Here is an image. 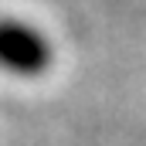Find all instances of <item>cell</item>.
Returning <instances> with one entry per match:
<instances>
[{
	"instance_id": "6da1fadb",
	"label": "cell",
	"mask_w": 146,
	"mask_h": 146,
	"mask_svg": "<svg viewBox=\"0 0 146 146\" xmlns=\"http://www.w3.org/2000/svg\"><path fill=\"white\" fill-rule=\"evenodd\" d=\"M54 48L31 21L21 17H0V72L37 78L51 68Z\"/></svg>"
}]
</instances>
